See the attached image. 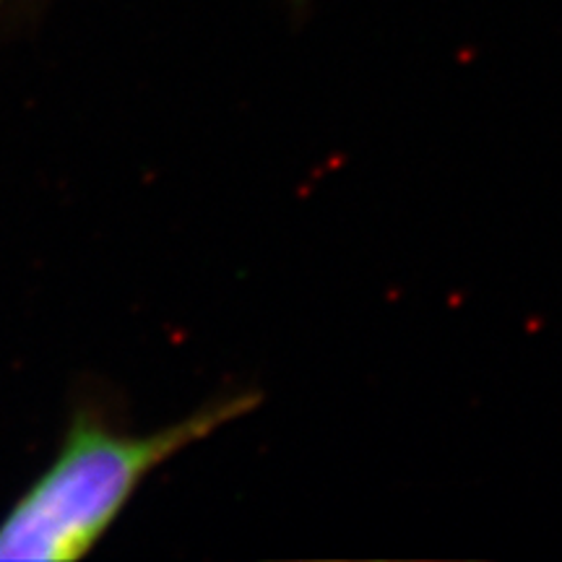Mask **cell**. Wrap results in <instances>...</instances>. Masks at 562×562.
Returning a JSON list of instances; mask_svg holds the SVG:
<instances>
[{"instance_id": "7a4b0ae2", "label": "cell", "mask_w": 562, "mask_h": 562, "mask_svg": "<svg viewBox=\"0 0 562 562\" xmlns=\"http://www.w3.org/2000/svg\"><path fill=\"white\" fill-rule=\"evenodd\" d=\"M3 3H5V0H0V9H3Z\"/></svg>"}, {"instance_id": "6da1fadb", "label": "cell", "mask_w": 562, "mask_h": 562, "mask_svg": "<svg viewBox=\"0 0 562 562\" xmlns=\"http://www.w3.org/2000/svg\"><path fill=\"white\" fill-rule=\"evenodd\" d=\"M261 402V391H229L149 432L117 430L108 414L81 402L58 453L0 518V560H81L159 467L248 417Z\"/></svg>"}]
</instances>
